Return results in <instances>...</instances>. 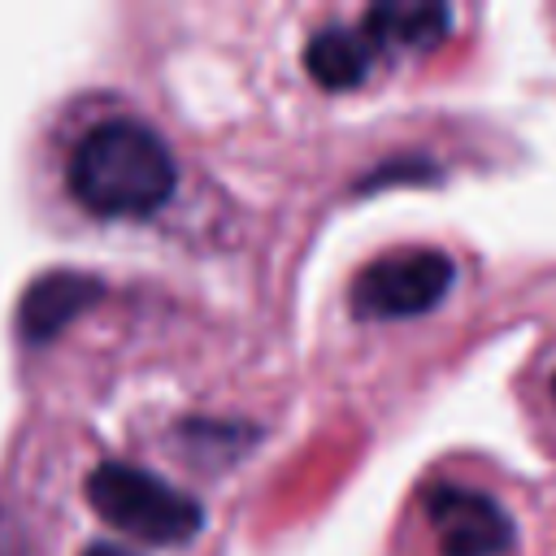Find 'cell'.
Returning <instances> with one entry per match:
<instances>
[{"instance_id":"cell-6","label":"cell","mask_w":556,"mask_h":556,"mask_svg":"<svg viewBox=\"0 0 556 556\" xmlns=\"http://www.w3.org/2000/svg\"><path fill=\"white\" fill-rule=\"evenodd\" d=\"M304 65L308 74L330 87V91H348L356 83H365L369 65H374V43L365 39V30H348V26H330L317 30L304 48Z\"/></svg>"},{"instance_id":"cell-4","label":"cell","mask_w":556,"mask_h":556,"mask_svg":"<svg viewBox=\"0 0 556 556\" xmlns=\"http://www.w3.org/2000/svg\"><path fill=\"white\" fill-rule=\"evenodd\" d=\"M426 513H430L439 556H500L513 543L508 513L500 508L495 495L478 486L439 482L426 495Z\"/></svg>"},{"instance_id":"cell-7","label":"cell","mask_w":556,"mask_h":556,"mask_svg":"<svg viewBox=\"0 0 556 556\" xmlns=\"http://www.w3.org/2000/svg\"><path fill=\"white\" fill-rule=\"evenodd\" d=\"M447 26L439 4H374L361 17V30L374 48H430Z\"/></svg>"},{"instance_id":"cell-8","label":"cell","mask_w":556,"mask_h":556,"mask_svg":"<svg viewBox=\"0 0 556 556\" xmlns=\"http://www.w3.org/2000/svg\"><path fill=\"white\" fill-rule=\"evenodd\" d=\"M83 556H135V552H126V547H117V543H91Z\"/></svg>"},{"instance_id":"cell-3","label":"cell","mask_w":556,"mask_h":556,"mask_svg":"<svg viewBox=\"0 0 556 556\" xmlns=\"http://www.w3.org/2000/svg\"><path fill=\"white\" fill-rule=\"evenodd\" d=\"M456 278V265L439 248H395L369 261L348 291V304L356 317L369 321H395L430 313Z\"/></svg>"},{"instance_id":"cell-5","label":"cell","mask_w":556,"mask_h":556,"mask_svg":"<svg viewBox=\"0 0 556 556\" xmlns=\"http://www.w3.org/2000/svg\"><path fill=\"white\" fill-rule=\"evenodd\" d=\"M100 300V282L91 274H74V269H56V274H43L35 278L26 291H22V304H17V326L30 343H43L52 334H61L78 313H87L91 304Z\"/></svg>"},{"instance_id":"cell-2","label":"cell","mask_w":556,"mask_h":556,"mask_svg":"<svg viewBox=\"0 0 556 556\" xmlns=\"http://www.w3.org/2000/svg\"><path fill=\"white\" fill-rule=\"evenodd\" d=\"M87 504L122 534L156 547L191 543L204 508L195 495L169 486L152 469H139L130 460H100L87 473Z\"/></svg>"},{"instance_id":"cell-1","label":"cell","mask_w":556,"mask_h":556,"mask_svg":"<svg viewBox=\"0 0 556 556\" xmlns=\"http://www.w3.org/2000/svg\"><path fill=\"white\" fill-rule=\"evenodd\" d=\"M65 182L96 217H148L178 182L165 139L139 117H104L70 148Z\"/></svg>"},{"instance_id":"cell-9","label":"cell","mask_w":556,"mask_h":556,"mask_svg":"<svg viewBox=\"0 0 556 556\" xmlns=\"http://www.w3.org/2000/svg\"><path fill=\"white\" fill-rule=\"evenodd\" d=\"M552 400H556V378H552Z\"/></svg>"}]
</instances>
